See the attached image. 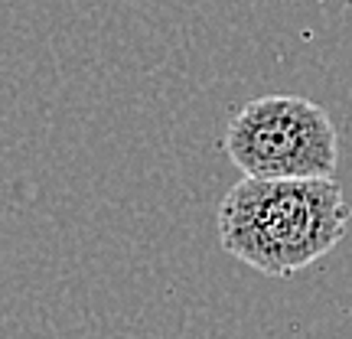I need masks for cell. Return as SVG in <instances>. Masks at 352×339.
Here are the masks:
<instances>
[{"label":"cell","mask_w":352,"mask_h":339,"mask_svg":"<svg viewBox=\"0 0 352 339\" xmlns=\"http://www.w3.org/2000/svg\"><path fill=\"white\" fill-rule=\"evenodd\" d=\"M219 241L267 277H290L329 254L346 235L349 206L333 176H241L219 202Z\"/></svg>","instance_id":"cell-1"},{"label":"cell","mask_w":352,"mask_h":339,"mask_svg":"<svg viewBox=\"0 0 352 339\" xmlns=\"http://www.w3.org/2000/svg\"><path fill=\"white\" fill-rule=\"evenodd\" d=\"M226 153L245 176L314 179L340 164V131L323 105L300 95H264L241 105L226 127Z\"/></svg>","instance_id":"cell-2"}]
</instances>
